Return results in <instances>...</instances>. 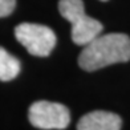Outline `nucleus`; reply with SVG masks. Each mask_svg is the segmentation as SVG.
Instances as JSON below:
<instances>
[{"instance_id": "1", "label": "nucleus", "mask_w": 130, "mask_h": 130, "mask_svg": "<svg viewBox=\"0 0 130 130\" xmlns=\"http://www.w3.org/2000/svg\"><path fill=\"white\" fill-rule=\"evenodd\" d=\"M84 46L78 56V65L86 72L130 60V37L125 33L98 35Z\"/></svg>"}, {"instance_id": "8", "label": "nucleus", "mask_w": 130, "mask_h": 130, "mask_svg": "<svg viewBox=\"0 0 130 130\" xmlns=\"http://www.w3.org/2000/svg\"><path fill=\"white\" fill-rule=\"evenodd\" d=\"M101 2H106V0H101Z\"/></svg>"}, {"instance_id": "6", "label": "nucleus", "mask_w": 130, "mask_h": 130, "mask_svg": "<svg viewBox=\"0 0 130 130\" xmlns=\"http://www.w3.org/2000/svg\"><path fill=\"white\" fill-rule=\"evenodd\" d=\"M21 65L16 57L0 46V81H11L20 73Z\"/></svg>"}, {"instance_id": "3", "label": "nucleus", "mask_w": 130, "mask_h": 130, "mask_svg": "<svg viewBox=\"0 0 130 130\" xmlns=\"http://www.w3.org/2000/svg\"><path fill=\"white\" fill-rule=\"evenodd\" d=\"M15 37L33 56L45 57L56 45V35L49 27L23 23L15 28Z\"/></svg>"}, {"instance_id": "4", "label": "nucleus", "mask_w": 130, "mask_h": 130, "mask_svg": "<svg viewBox=\"0 0 130 130\" xmlns=\"http://www.w3.org/2000/svg\"><path fill=\"white\" fill-rule=\"evenodd\" d=\"M28 117L35 127L43 130H64L70 123V113L67 106L49 101L32 104Z\"/></svg>"}, {"instance_id": "2", "label": "nucleus", "mask_w": 130, "mask_h": 130, "mask_svg": "<svg viewBox=\"0 0 130 130\" xmlns=\"http://www.w3.org/2000/svg\"><path fill=\"white\" fill-rule=\"evenodd\" d=\"M58 11L72 24V40L77 45H86L102 32V24L85 13L82 0H60Z\"/></svg>"}, {"instance_id": "5", "label": "nucleus", "mask_w": 130, "mask_h": 130, "mask_svg": "<svg viewBox=\"0 0 130 130\" xmlns=\"http://www.w3.org/2000/svg\"><path fill=\"white\" fill-rule=\"evenodd\" d=\"M121 126L122 120L118 114L96 110L81 117L77 130H121Z\"/></svg>"}, {"instance_id": "7", "label": "nucleus", "mask_w": 130, "mask_h": 130, "mask_svg": "<svg viewBox=\"0 0 130 130\" xmlns=\"http://www.w3.org/2000/svg\"><path fill=\"white\" fill-rule=\"evenodd\" d=\"M16 7V0H0V17L9 16Z\"/></svg>"}]
</instances>
